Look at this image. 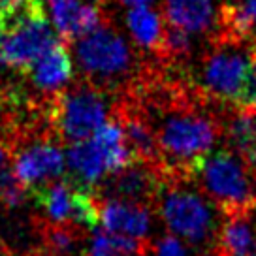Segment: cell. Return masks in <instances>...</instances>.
<instances>
[{"label": "cell", "mask_w": 256, "mask_h": 256, "mask_svg": "<svg viewBox=\"0 0 256 256\" xmlns=\"http://www.w3.org/2000/svg\"><path fill=\"white\" fill-rule=\"evenodd\" d=\"M220 128L202 113L181 108L166 115L156 130L160 151V172L166 183L194 177V172L216 144Z\"/></svg>", "instance_id": "cell-1"}, {"label": "cell", "mask_w": 256, "mask_h": 256, "mask_svg": "<svg viewBox=\"0 0 256 256\" xmlns=\"http://www.w3.org/2000/svg\"><path fill=\"white\" fill-rule=\"evenodd\" d=\"M194 179L224 216H248L256 208V172L238 151L220 149L208 154Z\"/></svg>", "instance_id": "cell-2"}, {"label": "cell", "mask_w": 256, "mask_h": 256, "mask_svg": "<svg viewBox=\"0 0 256 256\" xmlns=\"http://www.w3.org/2000/svg\"><path fill=\"white\" fill-rule=\"evenodd\" d=\"M134 162L119 120H108L92 138L72 144L66 152V166L72 183L88 190L104 177L115 176Z\"/></svg>", "instance_id": "cell-3"}, {"label": "cell", "mask_w": 256, "mask_h": 256, "mask_svg": "<svg viewBox=\"0 0 256 256\" xmlns=\"http://www.w3.org/2000/svg\"><path fill=\"white\" fill-rule=\"evenodd\" d=\"M108 102L92 85L66 88L53 106V122L58 136L80 144L92 138L108 122Z\"/></svg>", "instance_id": "cell-4"}, {"label": "cell", "mask_w": 256, "mask_h": 256, "mask_svg": "<svg viewBox=\"0 0 256 256\" xmlns=\"http://www.w3.org/2000/svg\"><path fill=\"white\" fill-rule=\"evenodd\" d=\"M76 58L90 80L102 83L119 81L134 66V55L126 40L106 24L76 40Z\"/></svg>", "instance_id": "cell-5"}, {"label": "cell", "mask_w": 256, "mask_h": 256, "mask_svg": "<svg viewBox=\"0 0 256 256\" xmlns=\"http://www.w3.org/2000/svg\"><path fill=\"white\" fill-rule=\"evenodd\" d=\"M252 51L254 48H245L241 42L222 38L204 60L202 88L215 100L238 104Z\"/></svg>", "instance_id": "cell-6"}, {"label": "cell", "mask_w": 256, "mask_h": 256, "mask_svg": "<svg viewBox=\"0 0 256 256\" xmlns=\"http://www.w3.org/2000/svg\"><path fill=\"white\" fill-rule=\"evenodd\" d=\"M34 200L38 209L48 216V224L94 230L100 216V208L96 206L92 194L72 181H53L46 184L34 190Z\"/></svg>", "instance_id": "cell-7"}, {"label": "cell", "mask_w": 256, "mask_h": 256, "mask_svg": "<svg viewBox=\"0 0 256 256\" xmlns=\"http://www.w3.org/2000/svg\"><path fill=\"white\" fill-rule=\"evenodd\" d=\"M160 215L172 232L188 243H204L213 232L211 208L192 190L170 188L160 204Z\"/></svg>", "instance_id": "cell-8"}, {"label": "cell", "mask_w": 256, "mask_h": 256, "mask_svg": "<svg viewBox=\"0 0 256 256\" xmlns=\"http://www.w3.org/2000/svg\"><path fill=\"white\" fill-rule=\"evenodd\" d=\"M56 44L58 38L49 24L46 12L42 10L10 28L0 48V62L2 66L28 68Z\"/></svg>", "instance_id": "cell-9"}, {"label": "cell", "mask_w": 256, "mask_h": 256, "mask_svg": "<svg viewBox=\"0 0 256 256\" xmlns=\"http://www.w3.org/2000/svg\"><path fill=\"white\" fill-rule=\"evenodd\" d=\"M66 168V154L49 140L24 145L14 156V174L24 188L38 190L46 184L58 181Z\"/></svg>", "instance_id": "cell-10"}, {"label": "cell", "mask_w": 256, "mask_h": 256, "mask_svg": "<svg viewBox=\"0 0 256 256\" xmlns=\"http://www.w3.org/2000/svg\"><path fill=\"white\" fill-rule=\"evenodd\" d=\"M166 184V179L156 166L134 160L130 166L112 176L108 190L110 200L130 202L149 208V204L158 198L160 192H164Z\"/></svg>", "instance_id": "cell-11"}, {"label": "cell", "mask_w": 256, "mask_h": 256, "mask_svg": "<svg viewBox=\"0 0 256 256\" xmlns=\"http://www.w3.org/2000/svg\"><path fill=\"white\" fill-rule=\"evenodd\" d=\"M100 220L104 232L138 243L147 241V234L151 228V215L147 206L110 198L100 206Z\"/></svg>", "instance_id": "cell-12"}, {"label": "cell", "mask_w": 256, "mask_h": 256, "mask_svg": "<svg viewBox=\"0 0 256 256\" xmlns=\"http://www.w3.org/2000/svg\"><path fill=\"white\" fill-rule=\"evenodd\" d=\"M55 30L64 40H80L102 24L100 8L83 0H48Z\"/></svg>", "instance_id": "cell-13"}, {"label": "cell", "mask_w": 256, "mask_h": 256, "mask_svg": "<svg viewBox=\"0 0 256 256\" xmlns=\"http://www.w3.org/2000/svg\"><path fill=\"white\" fill-rule=\"evenodd\" d=\"M30 81L44 92H56L62 90V87L72 80L74 64L68 49L62 44H56L53 49L34 60L26 68Z\"/></svg>", "instance_id": "cell-14"}, {"label": "cell", "mask_w": 256, "mask_h": 256, "mask_svg": "<svg viewBox=\"0 0 256 256\" xmlns=\"http://www.w3.org/2000/svg\"><path fill=\"white\" fill-rule=\"evenodd\" d=\"M119 124L124 132L128 149L134 160L156 166L160 170V151L156 142V132L152 130L149 119L138 113L136 110H124L119 115ZM162 174V172H160Z\"/></svg>", "instance_id": "cell-15"}, {"label": "cell", "mask_w": 256, "mask_h": 256, "mask_svg": "<svg viewBox=\"0 0 256 256\" xmlns=\"http://www.w3.org/2000/svg\"><path fill=\"white\" fill-rule=\"evenodd\" d=\"M164 14L170 26L190 36L211 28L216 16L213 0H166Z\"/></svg>", "instance_id": "cell-16"}, {"label": "cell", "mask_w": 256, "mask_h": 256, "mask_svg": "<svg viewBox=\"0 0 256 256\" xmlns=\"http://www.w3.org/2000/svg\"><path fill=\"white\" fill-rule=\"evenodd\" d=\"M218 256H256V232L250 228L247 215L224 216L216 238Z\"/></svg>", "instance_id": "cell-17"}, {"label": "cell", "mask_w": 256, "mask_h": 256, "mask_svg": "<svg viewBox=\"0 0 256 256\" xmlns=\"http://www.w3.org/2000/svg\"><path fill=\"white\" fill-rule=\"evenodd\" d=\"M126 26L140 48L156 51L160 55L166 28H164V19L160 17L156 10L149 6L130 8V12L126 14Z\"/></svg>", "instance_id": "cell-18"}, {"label": "cell", "mask_w": 256, "mask_h": 256, "mask_svg": "<svg viewBox=\"0 0 256 256\" xmlns=\"http://www.w3.org/2000/svg\"><path fill=\"white\" fill-rule=\"evenodd\" d=\"M224 38L243 42L256 28V0H232L220 8Z\"/></svg>", "instance_id": "cell-19"}, {"label": "cell", "mask_w": 256, "mask_h": 256, "mask_svg": "<svg viewBox=\"0 0 256 256\" xmlns=\"http://www.w3.org/2000/svg\"><path fill=\"white\" fill-rule=\"evenodd\" d=\"M76 241H78V232L70 226L48 224L44 230L46 252L49 256H66L74 248Z\"/></svg>", "instance_id": "cell-20"}, {"label": "cell", "mask_w": 256, "mask_h": 256, "mask_svg": "<svg viewBox=\"0 0 256 256\" xmlns=\"http://www.w3.org/2000/svg\"><path fill=\"white\" fill-rule=\"evenodd\" d=\"M26 198V188L19 183L14 174V168L2 166L0 168V204L6 208H19Z\"/></svg>", "instance_id": "cell-21"}, {"label": "cell", "mask_w": 256, "mask_h": 256, "mask_svg": "<svg viewBox=\"0 0 256 256\" xmlns=\"http://www.w3.org/2000/svg\"><path fill=\"white\" fill-rule=\"evenodd\" d=\"M192 48V38L190 34L168 26L166 34H164V42H162V49H160V55L164 56H181L184 53H188Z\"/></svg>", "instance_id": "cell-22"}, {"label": "cell", "mask_w": 256, "mask_h": 256, "mask_svg": "<svg viewBox=\"0 0 256 256\" xmlns=\"http://www.w3.org/2000/svg\"><path fill=\"white\" fill-rule=\"evenodd\" d=\"M238 108L240 112H256V48L252 51V58H250V66H248L247 78H245V85L238 100Z\"/></svg>", "instance_id": "cell-23"}, {"label": "cell", "mask_w": 256, "mask_h": 256, "mask_svg": "<svg viewBox=\"0 0 256 256\" xmlns=\"http://www.w3.org/2000/svg\"><path fill=\"white\" fill-rule=\"evenodd\" d=\"M154 256H186V250L177 238L166 236V238H160L158 243H156Z\"/></svg>", "instance_id": "cell-24"}, {"label": "cell", "mask_w": 256, "mask_h": 256, "mask_svg": "<svg viewBox=\"0 0 256 256\" xmlns=\"http://www.w3.org/2000/svg\"><path fill=\"white\" fill-rule=\"evenodd\" d=\"M8 144L4 142V138L0 136V168L2 166H8Z\"/></svg>", "instance_id": "cell-25"}, {"label": "cell", "mask_w": 256, "mask_h": 256, "mask_svg": "<svg viewBox=\"0 0 256 256\" xmlns=\"http://www.w3.org/2000/svg\"><path fill=\"white\" fill-rule=\"evenodd\" d=\"M119 2L124 6H130V8H140V6H147L152 0H119Z\"/></svg>", "instance_id": "cell-26"}, {"label": "cell", "mask_w": 256, "mask_h": 256, "mask_svg": "<svg viewBox=\"0 0 256 256\" xmlns=\"http://www.w3.org/2000/svg\"><path fill=\"white\" fill-rule=\"evenodd\" d=\"M83 2H87L90 6H96V8H100V6L104 4V0H83Z\"/></svg>", "instance_id": "cell-27"}, {"label": "cell", "mask_w": 256, "mask_h": 256, "mask_svg": "<svg viewBox=\"0 0 256 256\" xmlns=\"http://www.w3.org/2000/svg\"><path fill=\"white\" fill-rule=\"evenodd\" d=\"M0 256H4V250H2V247H0Z\"/></svg>", "instance_id": "cell-28"}]
</instances>
